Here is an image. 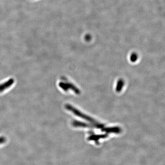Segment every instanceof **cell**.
I'll list each match as a JSON object with an SVG mask.
<instances>
[{
    "mask_svg": "<svg viewBox=\"0 0 165 165\" xmlns=\"http://www.w3.org/2000/svg\"><path fill=\"white\" fill-rule=\"evenodd\" d=\"M14 80L13 79H10L8 81L0 84V93L5 91L7 89L9 88L14 84Z\"/></svg>",
    "mask_w": 165,
    "mask_h": 165,
    "instance_id": "3",
    "label": "cell"
},
{
    "mask_svg": "<svg viewBox=\"0 0 165 165\" xmlns=\"http://www.w3.org/2000/svg\"><path fill=\"white\" fill-rule=\"evenodd\" d=\"M6 141V139L4 137H0V144H3Z\"/></svg>",
    "mask_w": 165,
    "mask_h": 165,
    "instance_id": "4",
    "label": "cell"
},
{
    "mask_svg": "<svg viewBox=\"0 0 165 165\" xmlns=\"http://www.w3.org/2000/svg\"><path fill=\"white\" fill-rule=\"evenodd\" d=\"M60 87L65 91H67L69 89H71L74 91L77 94H80V91L77 87L71 83H65L61 82L59 84Z\"/></svg>",
    "mask_w": 165,
    "mask_h": 165,
    "instance_id": "2",
    "label": "cell"
},
{
    "mask_svg": "<svg viewBox=\"0 0 165 165\" xmlns=\"http://www.w3.org/2000/svg\"><path fill=\"white\" fill-rule=\"evenodd\" d=\"M66 108L67 109V110H68L69 111H71L72 112L73 114H74L75 115L78 116L80 117L81 118L84 119L86 120H87L89 122H90L93 123L94 125H97L98 127H102V126L99 125L98 123L96 122L95 120L92 119L91 118L88 117V116L85 115V114H83L82 113L80 112L79 110H78V109H77L75 108L74 107L70 105V104H67L65 106Z\"/></svg>",
    "mask_w": 165,
    "mask_h": 165,
    "instance_id": "1",
    "label": "cell"
}]
</instances>
